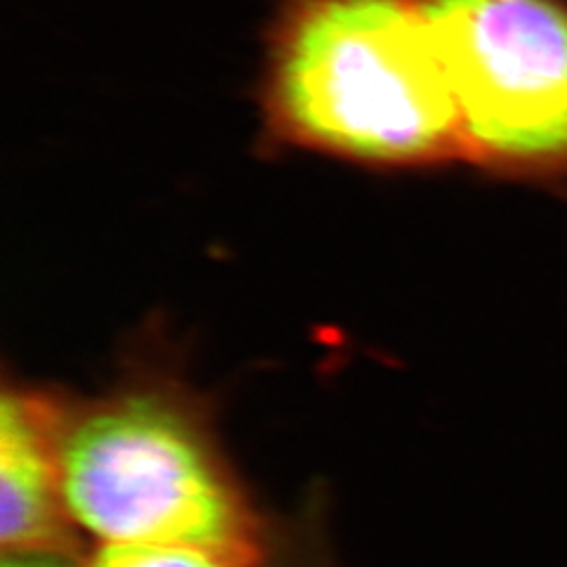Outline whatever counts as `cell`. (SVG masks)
<instances>
[{
	"mask_svg": "<svg viewBox=\"0 0 567 567\" xmlns=\"http://www.w3.org/2000/svg\"><path fill=\"white\" fill-rule=\"evenodd\" d=\"M262 114L293 147L374 168L461 158L425 0H277Z\"/></svg>",
	"mask_w": 567,
	"mask_h": 567,
	"instance_id": "1",
	"label": "cell"
},
{
	"mask_svg": "<svg viewBox=\"0 0 567 567\" xmlns=\"http://www.w3.org/2000/svg\"><path fill=\"white\" fill-rule=\"evenodd\" d=\"M60 461L69 516L97 546H181L229 567L262 563L258 513L204 410L181 390L135 383L66 410Z\"/></svg>",
	"mask_w": 567,
	"mask_h": 567,
	"instance_id": "2",
	"label": "cell"
},
{
	"mask_svg": "<svg viewBox=\"0 0 567 567\" xmlns=\"http://www.w3.org/2000/svg\"><path fill=\"white\" fill-rule=\"evenodd\" d=\"M456 110L461 158L567 181V0H425Z\"/></svg>",
	"mask_w": 567,
	"mask_h": 567,
	"instance_id": "3",
	"label": "cell"
},
{
	"mask_svg": "<svg viewBox=\"0 0 567 567\" xmlns=\"http://www.w3.org/2000/svg\"><path fill=\"white\" fill-rule=\"evenodd\" d=\"M66 406L24 385L0 400V548L3 558L71 560L76 525L62 489Z\"/></svg>",
	"mask_w": 567,
	"mask_h": 567,
	"instance_id": "4",
	"label": "cell"
},
{
	"mask_svg": "<svg viewBox=\"0 0 567 567\" xmlns=\"http://www.w3.org/2000/svg\"><path fill=\"white\" fill-rule=\"evenodd\" d=\"M22 567H64L66 560L45 558H6ZM74 567H229L220 558L181 546L154 544H100L93 556Z\"/></svg>",
	"mask_w": 567,
	"mask_h": 567,
	"instance_id": "5",
	"label": "cell"
},
{
	"mask_svg": "<svg viewBox=\"0 0 567 567\" xmlns=\"http://www.w3.org/2000/svg\"><path fill=\"white\" fill-rule=\"evenodd\" d=\"M3 567H22V565L17 563V560H6V558H3Z\"/></svg>",
	"mask_w": 567,
	"mask_h": 567,
	"instance_id": "6",
	"label": "cell"
}]
</instances>
